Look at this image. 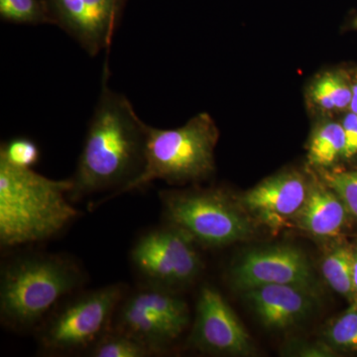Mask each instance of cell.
<instances>
[{
  "label": "cell",
  "instance_id": "6da1fadb",
  "mask_svg": "<svg viewBox=\"0 0 357 357\" xmlns=\"http://www.w3.org/2000/svg\"><path fill=\"white\" fill-rule=\"evenodd\" d=\"M109 74L105 65L100 98L70 178L72 202L107 190L116 191L137 177L144 166L147 124L126 96L109 88Z\"/></svg>",
  "mask_w": 357,
  "mask_h": 357
},
{
  "label": "cell",
  "instance_id": "7a4b0ae2",
  "mask_svg": "<svg viewBox=\"0 0 357 357\" xmlns=\"http://www.w3.org/2000/svg\"><path fill=\"white\" fill-rule=\"evenodd\" d=\"M72 178L54 180L0 159V244L14 248L57 236L79 215Z\"/></svg>",
  "mask_w": 357,
  "mask_h": 357
},
{
  "label": "cell",
  "instance_id": "3957f363",
  "mask_svg": "<svg viewBox=\"0 0 357 357\" xmlns=\"http://www.w3.org/2000/svg\"><path fill=\"white\" fill-rule=\"evenodd\" d=\"M84 281V274L68 256L32 253L2 266L0 317L13 330L36 328Z\"/></svg>",
  "mask_w": 357,
  "mask_h": 357
},
{
  "label": "cell",
  "instance_id": "277c9868",
  "mask_svg": "<svg viewBox=\"0 0 357 357\" xmlns=\"http://www.w3.org/2000/svg\"><path fill=\"white\" fill-rule=\"evenodd\" d=\"M218 138V129L206 114L192 117L178 128L147 126L142 171L128 185L98 201L96 206L139 190L156 180L173 184L208 177L215 169L213 150Z\"/></svg>",
  "mask_w": 357,
  "mask_h": 357
},
{
  "label": "cell",
  "instance_id": "5b68a950",
  "mask_svg": "<svg viewBox=\"0 0 357 357\" xmlns=\"http://www.w3.org/2000/svg\"><path fill=\"white\" fill-rule=\"evenodd\" d=\"M128 293L122 284H112L70 295L39 326L40 349L50 354L88 352L112 330L115 312Z\"/></svg>",
  "mask_w": 357,
  "mask_h": 357
},
{
  "label": "cell",
  "instance_id": "8992f818",
  "mask_svg": "<svg viewBox=\"0 0 357 357\" xmlns=\"http://www.w3.org/2000/svg\"><path fill=\"white\" fill-rule=\"evenodd\" d=\"M169 225L208 246L227 245L251 234L250 223L220 192H160Z\"/></svg>",
  "mask_w": 357,
  "mask_h": 357
},
{
  "label": "cell",
  "instance_id": "52a82bcc",
  "mask_svg": "<svg viewBox=\"0 0 357 357\" xmlns=\"http://www.w3.org/2000/svg\"><path fill=\"white\" fill-rule=\"evenodd\" d=\"M189 321L187 304L173 291L146 285L124 296L112 330L138 340L155 356L180 337Z\"/></svg>",
  "mask_w": 357,
  "mask_h": 357
},
{
  "label": "cell",
  "instance_id": "ba28073f",
  "mask_svg": "<svg viewBox=\"0 0 357 357\" xmlns=\"http://www.w3.org/2000/svg\"><path fill=\"white\" fill-rule=\"evenodd\" d=\"M195 243L185 230L168 223L136 241L131 262L148 286L172 291L195 280L201 271V257Z\"/></svg>",
  "mask_w": 357,
  "mask_h": 357
},
{
  "label": "cell",
  "instance_id": "9c48e42d",
  "mask_svg": "<svg viewBox=\"0 0 357 357\" xmlns=\"http://www.w3.org/2000/svg\"><path fill=\"white\" fill-rule=\"evenodd\" d=\"M126 0H46L53 25L81 45L89 56L107 50Z\"/></svg>",
  "mask_w": 357,
  "mask_h": 357
},
{
  "label": "cell",
  "instance_id": "30bf717a",
  "mask_svg": "<svg viewBox=\"0 0 357 357\" xmlns=\"http://www.w3.org/2000/svg\"><path fill=\"white\" fill-rule=\"evenodd\" d=\"M192 342L202 351L232 356L248 354L251 347L250 337L236 312L211 287L199 293Z\"/></svg>",
  "mask_w": 357,
  "mask_h": 357
},
{
  "label": "cell",
  "instance_id": "8fae6325",
  "mask_svg": "<svg viewBox=\"0 0 357 357\" xmlns=\"http://www.w3.org/2000/svg\"><path fill=\"white\" fill-rule=\"evenodd\" d=\"M311 281V268L306 257L289 246L250 251L232 270L234 285L245 291L264 285L307 288Z\"/></svg>",
  "mask_w": 357,
  "mask_h": 357
},
{
  "label": "cell",
  "instance_id": "7c38bea8",
  "mask_svg": "<svg viewBox=\"0 0 357 357\" xmlns=\"http://www.w3.org/2000/svg\"><path fill=\"white\" fill-rule=\"evenodd\" d=\"M309 187L297 173L268 178L244 195L241 204L270 227H281L294 218L307 196Z\"/></svg>",
  "mask_w": 357,
  "mask_h": 357
},
{
  "label": "cell",
  "instance_id": "4fadbf2b",
  "mask_svg": "<svg viewBox=\"0 0 357 357\" xmlns=\"http://www.w3.org/2000/svg\"><path fill=\"white\" fill-rule=\"evenodd\" d=\"M305 289L295 285L259 286L246 291V298L265 326L285 328L311 310L312 301Z\"/></svg>",
  "mask_w": 357,
  "mask_h": 357
},
{
  "label": "cell",
  "instance_id": "5bb4252c",
  "mask_svg": "<svg viewBox=\"0 0 357 357\" xmlns=\"http://www.w3.org/2000/svg\"><path fill=\"white\" fill-rule=\"evenodd\" d=\"M347 213L342 199L328 185L312 184L294 218L298 227L312 236L333 237L344 229Z\"/></svg>",
  "mask_w": 357,
  "mask_h": 357
},
{
  "label": "cell",
  "instance_id": "9a60e30c",
  "mask_svg": "<svg viewBox=\"0 0 357 357\" xmlns=\"http://www.w3.org/2000/svg\"><path fill=\"white\" fill-rule=\"evenodd\" d=\"M354 250L347 246H338L324 259L321 272L328 285L351 302L357 303L354 286Z\"/></svg>",
  "mask_w": 357,
  "mask_h": 357
},
{
  "label": "cell",
  "instance_id": "2e32d148",
  "mask_svg": "<svg viewBox=\"0 0 357 357\" xmlns=\"http://www.w3.org/2000/svg\"><path fill=\"white\" fill-rule=\"evenodd\" d=\"M344 146L342 124L328 122L317 129L312 135L307 155L310 163L321 167L332 165L340 155H344Z\"/></svg>",
  "mask_w": 357,
  "mask_h": 357
},
{
  "label": "cell",
  "instance_id": "e0dca14e",
  "mask_svg": "<svg viewBox=\"0 0 357 357\" xmlns=\"http://www.w3.org/2000/svg\"><path fill=\"white\" fill-rule=\"evenodd\" d=\"M352 88L344 77L337 73H328L319 77L311 89L314 103L326 110L344 109L349 107Z\"/></svg>",
  "mask_w": 357,
  "mask_h": 357
},
{
  "label": "cell",
  "instance_id": "ac0fdd59",
  "mask_svg": "<svg viewBox=\"0 0 357 357\" xmlns=\"http://www.w3.org/2000/svg\"><path fill=\"white\" fill-rule=\"evenodd\" d=\"M0 18L14 24H52L46 0H0Z\"/></svg>",
  "mask_w": 357,
  "mask_h": 357
},
{
  "label": "cell",
  "instance_id": "d6986e66",
  "mask_svg": "<svg viewBox=\"0 0 357 357\" xmlns=\"http://www.w3.org/2000/svg\"><path fill=\"white\" fill-rule=\"evenodd\" d=\"M93 357H146L153 352L126 333L112 330L88 351Z\"/></svg>",
  "mask_w": 357,
  "mask_h": 357
},
{
  "label": "cell",
  "instance_id": "ffe728a7",
  "mask_svg": "<svg viewBox=\"0 0 357 357\" xmlns=\"http://www.w3.org/2000/svg\"><path fill=\"white\" fill-rule=\"evenodd\" d=\"M326 337L335 349L357 351V303L328 328Z\"/></svg>",
  "mask_w": 357,
  "mask_h": 357
},
{
  "label": "cell",
  "instance_id": "44dd1931",
  "mask_svg": "<svg viewBox=\"0 0 357 357\" xmlns=\"http://www.w3.org/2000/svg\"><path fill=\"white\" fill-rule=\"evenodd\" d=\"M0 159L20 168H32L40 159L38 145L27 137L11 138L2 143L0 147Z\"/></svg>",
  "mask_w": 357,
  "mask_h": 357
},
{
  "label": "cell",
  "instance_id": "7402d4cb",
  "mask_svg": "<svg viewBox=\"0 0 357 357\" xmlns=\"http://www.w3.org/2000/svg\"><path fill=\"white\" fill-rule=\"evenodd\" d=\"M325 180L342 199L349 213L357 220V171L326 174Z\"/></svg>",
  "mask_w": 357,
  "mask_h": 357
},
{
  "label": "cell",
  "instance_id": "603a6c76",
  "mask_svg": "<svg viewBox=\"0 0 357 357\" xmlns=\"http://www.w3.org/2000/svg\"><path fill=\"white\" fill-rule=\"evenodd\" d=\"M342 126L345 137L344 156L349 158L357 154V114H347Z\"/></svg>",
  "mask_w": 357,
  "mask_h": 357
},
{
  "label": "cell",
  "instance_id": "cb8c5ba5",
  "mask_svg": "<svg viewBox=\"0 0 357 357\" xmlns=\"http://www.w3.org/2000/svg\"><path fill=\"white\" fill-rule=\"evenodd\" d=\"M349 109L352 114H357V83L352 86V96L351 103H349Z\"/></svg>",
  "mask_w": 357,
  "mask_h": 357
},
{
  "label": "cell",
  "instance_id": "d4e9b609",
  "mask_svg": "<svg viewBox=\"0 0 357 357\" xmlns=\"http://www.w3.org/2000/svg\"><path fill=\"white\" fill-rule=\"evenodd\" d=\"M352 277H354V290H356L357 295V250H354V272H352Z\"/></svg>",
  "mask_w": 357,
  "mask_h": 357
},
{
  "label": "cell",
  "instance_id": "484cf974",
  "mask_svg": "<svg viewBox=\"0 0 357 357\" xmlns=\"http://www.w3.org/2000/svg\"><path fill=\"white\" fill-rule=\"evenodd\" d=\"M352 27H354V29H357V16L354 18V22H352Z\"/></svg>",
  "mask_w": 357,
  "mask_h": 357
}]
</instances>
